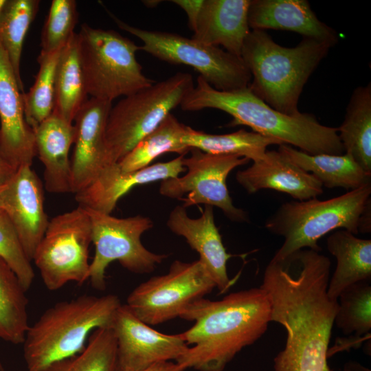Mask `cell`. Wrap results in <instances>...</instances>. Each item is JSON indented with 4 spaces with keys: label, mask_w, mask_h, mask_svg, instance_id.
<instances>
[{
    "label": "cell",
    "mask_w": 371,
    "mask_h": 371,
    "mask_svg": "<svg viewBox=\"0 0 371 371\" xmlns=\"http://www.w3.org/2000/svg\"><path fill=\"white\" fill-rule=\"evenodd\" d=\"M194 86L192 74L178 72L123 97L112 106L105 130L110 165L119 162L180 106Z\"/></svg>",
    "instance_id": "cell-7"
},
{
    "label": "cell",
    "mask_w": 371,
    "mask_h": 371,
    "mask_svg": "<svg viewBox=\"0 0 371 371\" xmlns=\"http://www.w3.org/2000/svg\"><path fill=\"white\" fill-rule=\"evenodd\" d=\"M251 0H203L192 38L204 44L223 47L240 57L250 32L248 10Z\"/></svg>",
    "instance_id": "cell-21"
},
{
    "label": "cell",
    "mask_w": 371,
    "mask_h": 371,
    "mask_svg": "<svg viewBox=\"0 0 371 371\" xmlns=\"http://www.w3.org/2000/svg\"><path fill=\"white\" fill-rule=\"evenodd\" d=\"M344 151L371 174V85L354 90L344 120L337 128Z\"/></svg>",
    "instance_id": "cell-25"
},
{
    "label": "cell",
    "mask_w": 371,
    "mask_h": 371,
    "mask_svg": "<svg viewBox=\"0 0 371 371\" xmlns=\"http://www.w3.org/2000/svg\"><path fill=\"white\" fill-rule=\"evenodd\" d=\"M106 12L121 30L142 41L139 50L170 64L191 67L219 91H229L249 86L251 76L241 57L176 33L134 27L109 10Z\"/></svg>",
    "instance_id": "cell-8"
},
{
    "label": "cell",
    "mask_w": 371,
    "mask_h": 371,
    "mask_svg": "<svg viewBox=\"0 0 371 371\" xmlns=\"http://www.w3.org/2000/svg\"><path fill=\"white\" fill-rule=\"evenodd\" d=\"M182 142L190 149L197 148L214 155L244 157L253 162L262 158L267 146L281 145L276 139L240 129L227 134H210L188 126Z\"/></svg>",
    "instance_id": "cell-27"
},
{
    "label": "cell",
    "mask_w": 371,
    "mask_h": 371,
    "mask_svg": "<svg viewBox=\"0 0 371 371\" xmlns=\"http://www.w3.org/2000/svg\"><path fill=\"white\" fill-rule=\"evenodd\" d=\"M329 49L308 38L293 47H286L265 30H252L240 56L252 78L248 87L275 110L296 115L300 113L297 104L304 86Z\"/></svg>",
    "instance_id": "cell-3"
},
{
    "label": "cell",
    "mask_w": 371,
    "mask_h": 371,
    "mask_svg": "<svg viewBox=\"0 0 371 371\" xmlns=\"http://www.w3.org/2000/svg\"><path fill=\"white\" fill-rule=\"evenodd\" d=\"M160 2H162V1H157V0H150V1H143L142 3L148 8H155L157 5H158Z\"/></svg>",
    "instance_id": "cell-41"
},
{
    "label": "cell",
    "mask_w": 371,
    "mask_h": 371,
    "mask_svg": "<svg viewBox=\"0 0 371 371\" xmlns=\"http://www.w3.org/2000/svg\"><path fill=\"white\" fill-rule=\"evenodd\" d=\"M179 317L194 324L181 333L192 346L175 362L185 370L223 371L266 332L271 322L270 303L260 286L231 293L217 301L201 298Z\"/></svg>",
    "instance_id": "cell-1"
},
{
    "label": "cell",
    "mask_w": 371,
    "mask_h": 371,
    "mask_svg": "<svg viewBox=\"0 0 371 371\" xmlns=\"http://www.w3.org/2000/svg\"><path fill=\"white\" fill-rule=\"evenodd\" d=\"M173 3L181 8L187 14L188 25L192 31L195 27L203 0H172Z\"/></svg>",
    "instance_id": "cell-36"
},
{
    "label": "cell",
    "mask_w": 371,
    "mask_h": 371,
    "mask_svg": "<svg viewBox=\"0 0 371 371\" xmlns=\"http://www.w3.org/2000/svg\"><path fill=\"white\" fill-rule=\"evenodd\" d=\"M344 371H371V370L357 361H349L344 364Z\"/></svg>",
    "instance_id": "cell-40"
},
{
    "label": "cell",
    "mask_w": 371,
    "mask_h": 371,
    "mask_svg": "<svg viewBox=\"0 0 371 371\" xmlns=\"http://www.w3.org/2000/svg\"><path fill=\"white\" fill-rule=\"evenodd\" d=\"M190 152V156L183 159L187 173L162 181L159 193L171 199H181L188 193V197L183 199L186 208L199 204L214 206L232 221H248L247 212L233 204L226 181L232 170L249 159L238 155L207 153L197 148H191Z\"/></svg>",
    "instance_id": "cell-12"
},
{
    "label": "cell",
    "mask_w": 371,
    "mask_h": 371,
    "mask_svg": "<svg viewBox=\"0 0 371 371\" xmlns=\"http://www.w3.org/2000/svg\"><path fill=\"white\" fill-rule=\"evenodd\" d=\"M0 200L27 256L32 261L49 221L44 208L42 183L30 166L16 169L0 187Z\"/></svg>",
    "instance_id": "cell-14"
},
{
    "label": "cell",
    "mask_w": 371,
    "mask_h": 371,
    "mask_svg": "<svg viewBox=\"0 0 371 371\" xmlns=\"http://www.w3.org/2000/svg\"><path fill=\"white\" fill-rule=\"evenodd\" d=\"M359 233H370L371 231V200L368 201L359 220Z\"/></svg>",
    "instance_id": "cell-37"
},
{
    "label": "cell",
    "mask_w": 371,
    "mask_h": 371,
    "mask_svg": "<svg viewBox=\"0 0 371 371\" xmlns=\"http://www.w3.org/2000/svg\"><path fill=\"white\" fill-rule=\"evenodd\" d=\"M121 304L114 294L82 295L46 309L29 325L23 342L27 371H42L81 352L95 330L112 327Z\"/></svg>",
    "instance_id": "cell-4"
},
{
    "label": "cell",
    "mask_w": 371,
    "mask_h": 371,
    "mask_svg": "<svg viewBox=\"0 0 371 371\" xmlns=\"http://www.w3.org/2000/svg\"><path fill=\"white\" fill-rule=\"evenodd\" d=\"M327 249L337 260L327 293L337 300L348 286L371 278V240L357 238L346 229H338L326 240Z\"/></svg>",
    "instance_id": "cell-23"
},
{
    "label": "cell",
    "mask_w": 371,
    "mask_h": 371,
    "mask_svg": "<svg viewBox=\"0 0 371 371\" xmlns=\"http://www.w3.org/2000/svg\"><path fill=\"white\" fill-rule=\"evenodd\" d=\"M0 258L15 273L27 291L34 278L32 261L27 256L13 224L4 212H0Z\"/></svg>",
    "instance_id": "cell-35"
},
{
    "label": "cell",
    "mask_w": 371,
    "mask_h": 371,
    "mask_svg": "<svg viewBox=\"0 0 371 371\" xmlns=\"http://www.w3.org/2000/svg\"><path fill=\"white\" fill-rule=\"evenodd\" d=\"M91 225L85 207L49 220L33 258L47 289L58 290L68 282L82 284L89 279Z\"/></svg>",
    "instance_id": "cell-10"
},
{
    "label": "cell",
    "mask_w": 371,
    "mask_h": 371,
    "mask_svg": "<svg viewBox=\"0 0 371 371\" xmlns=\"http://www.w3.org/2000/svg\"><path fill=\"white\" fill-rule=\"evenodd\" d=\"M186 128V125L179 122L172 114H169L117 162L120 169L123 172L142 169L166 153L186 155L190 150L182 142Z\"/></svg>",
    "instance_id": "cell-28"
},
{
    "label": "cell",
    "mask_w": 371,
    "mask_h": 371,
    "mask_svg": "<svg viewBox=\"0 0 371 371\" xmlns=\"http://www.w3.org/2000/svg\"><path fill=\"white\" fill-rule=\"evenodd\" d=\"M33 131L36 156L44 166L45 189L51 193L71 192L69 153L74 125L52 112Z\"/></svg>",
    "instance_id": "cell-22"
},
{
    "label": "cell",
    "mask_w": 371,
    "mask_h": 371,
    "mask_svg": "<svg viewBox=\"0 0 371 371\" xmlns=\"http://www.w3.org/2000/svg\"><path fill=\"white\" fill-rule=\"evenodd\" d=\"M15 273L0 258V339L23 344L29 327L28 300Z\"/></svg>",
    "instance_id": "cell-29"
},
{
    "label": "cell",
    "mask_w": 371,
    "mask_h": 371,
    "mask_svg": "<svg viewBox=\"0 0 371 371\" xmlns=\"http://www.w3.org/2000/svg\"><path fill=\"white\" fill-rule=\"evenodd\" d=\"M0 371H4L3 366L0 360Z\"/></svg>",
    "instance_id": "cell-43"
},
{
    "label": "cell",
    "mask_w": 371,
    "mask_h": 371,
    "mask_svg": "<svg viewBox=\"0 0 371 371\" xmlns=\"http://www.w3.org/2000/svg\"><path fill=\"white\" fill-rule=\"evenodd\" d=\"M111 328L117 343V371H142L159 362L176 361L189 348L181 333L154 330L126 304L117 309Z\"/></svg>",
    "instance_id": "cell-13"
},
{
    "label": "cell",
    "mask_w": 371,
    "mask_h": 371,
    "mask_svg": "<svg viewBox=\"0 0 371 371\" xmlns=\"http://www.w3.org/2000/svg\"><path fill=\"white\" fill-rule=\"evenodd\" d=\"M248 24L252 30L294 32L330 47L338 41L336 32L317 17L306 0H251Z\"/></svg>",
    "instance_id": "cell-20"
},
{
    "label": "cell",
    "mask_w": 371,
    "mask_h": 371,
    "mask_svg": "<svg viewBox=\"0 0 371 371\" xmlns=\"http://www.w3.org/2000/svg\"><path fill=\"white\" fill-rule=\"evenodd\" d=\"M278 151L303 170L312 174L323 186L343 188L349 191L371 184V174L366 172L348 154L309 155L287 144Z\"/></svg>",
    "instance_id": "cell-24"
},
{
    "label": "cell",
    "mask_w": 371,
    "mask_h": 371,
    "mask_svg": "<svg viewBox=\"0 0 371 371\" xmlns=\"http://www.w3.org/2000/svg\"><path fill=\"white\" fill-rule=\"evenodd\" d=\"M214 288L216 284L199 260H175L166 273L137 286L125 304L138 319L155 326L179 317L186 307Z\"/></svg>",
    "instance_id": "cell-11"
},
{
    "label": "cell",
    "mask_w": 371,
    "mask_h": 371,
    "mask_svg": "<svg viewBox=\"0 0 371 371\" xmlns=\"http://www.w3.org/2000/svg\"><path fill=\"white\" fill-rule=\"evenodd\" d=\"M150 165L142 169L123 172L117 163L105 167L86 188L75 194L80 206L111 214L118 201L133 188L157 181L175 178L184 172L183 159Z\"/></svg>",
    "instance_id": "cell-17"
},
{
    "label": "cell",
    "mask_w": 371,
    "mask_h": 371,
    "mask_svg": "<svg viewBox=\"0 0 371 371\" xmlns=\"http://www.w3.org/2000/svg\"><path fill=\"white\" fill-rule=\"evenodd\" d=\"M78 34L79 53L87 94L111 102L150 86L137 60L139 50L131 39L113 30L87 23Z\"/></svg>",
    "instance_id": "cell-6"
},
{
    "label": "cell",
    "mask_w": 371,
    "mask_h": 371,
    "mask_svg": "<svg viewBox=\"0 0 371 371\" xmlns=\"http://www.w3.org/2000/svg\"><path fill=\"white\" fill-rule=\"evenodd\" d=\"M87 95L75 32L62 49L56 66L53 112L73 123Z\"/></svg>",
    "instance_id": "cell-26"
},
{
    "label": "cell",
    "mask_w": 371,
    "mask_h": 371,
    "mask_svg": "<svg viewBox=\"0 0 371 371\" xmlns=\"http://www.w3.org/2000/svg\"><path fill=\"white\" fill-rule=\"evenodd\" d=\"M166 225L175 234L183 237L187 243L199 255V260L221 293L232 285L227 271V260L233 256L228 254L222 241L215 221L213 207L205 205L201 216L190 218L186 208L176 206L170 213Z\"/></svg>",
    "instance_id": "cell-18"
},
{
    "label": "cell",
    "mask_w": 371,
    "mask_h": 371,
    "mask_svg": "<svg viewBox=\"0 0 371 371\" xmlns=\"http://www.w3.org/2000/svg\"><path fill=\"white\" fill-rule=\"evenodd\" d=\"M85 208L91 221L95 248L88 279L94 289H106V269L114 261L133 273L146 274L168 258L149 251L142 243V235L153 227L150 218L141 215L117 218Z\"/></svg>",
    "instance_id": "cell-9"
},
{
    "label": "cell",
    "mask_w": 371,
    "mask_h": 371,
    "mask_svg": "<svg viewBox=\"0 0 371 371\" xmlns=\"http://www.w3.org/2000/svg\"><path fill=\"white\" fill-rule=\"evenodd\" d=\"M370 194L368 184L328 200L313 198L282 203L265 224L268 231L284 238L273 257L282 258L302 249L320 252L318 240L337 229L357 235L359 217Z\"/></svg>",
    "instance_id": "cell-5"
},
{
    "label": "cell",
    "mask_w": 371,
    "mask_h": 371,
    "mask_svg": "<svg viewBox=\"0 0 371 371\" xmlns=\"http://www.w3.org/2000/svg\"><path fill=\"white\" fill-rule=\"evenodd\" d=\"M142 371H185V370L176 362L162 361L155 363Z\"/></svg>",
    "instance_id": "cell-39"
},
{
    "label": "cell",
    "mask_w": 371,
    "mask_h": 371,
    "mask_svg": "<svg viewBox=\"0 0 371 371\" xmlns=\"http://www.w3.org/2000/svg\"><path fill=\"white\" fill-rule=\"evenodd\" d=\"M183 111L216 109L230 115V126L245 125L253 132L291 145L309 155H343L337 128L320 124L310 113H282L257 97L249 88L229 91L214 89L202 77L180 105Z\"/></svg>",
    "instance_id": "cell-2"
},
{
    "label": "cell",
    "mask_w": 371,
    "mask_h": 371,
    "mask_svg": "<svg viewBox=\"0 0 371 371\" xmlns=\"http://www.w3.org/2000/svg\"><path fill=\"white\" fill-rule=\"evenodd\" d=\"M42 371H117V343L112 328L95 330L81 352Z\"/></svg>",
    "instance_id": "cell-31"
},
{
    "label": "cell",
    "mask_w": 371,
    "mask_h": 371,
    "mask_svg": "<svg viewBox=\"0 0 371 371\" xmlns=\"http://www.w3.org/2000/svg\"><path fill=\"white\" fill-rule=\"evenodd\" d=\"M75 0H53L41 36V52L49 54L61 49L72 37L78 23Z\"/></svg>",
    "instance_id": "cell-34"
},
{
    "label": "cell",
    "mask_w": 371,
    "mask_h": 371,
    "mask_svg": "<svg viewBox=\"0 0 371 371\" xmlns=\"http://www.w3.org/2000/svg\"><path fill=\"white\" fill-rule=\"evenodd\" d=\"M6 0H0V14H1V12L3 8V5L5 3Z\"/></svg>",
    "instance_id": "cell-42"
},
{
    "label": "cell",
    "mask_w": 371,
    "mask_h": 371,
    "mask_svg": "<svg viewBox=\"0 0 371 371\" xmlns=\"http://www.w3.org/2000/svg\"><path fill=\"white\" fill-rule=\"evenodd\" d=\"M335 318L337 327L344 334L356 338L370 335L371 330L370 280L359 282L345 289L338 297Z\"/></svg>",
    "instance_id": "cell-33"
},
{
    "label": "cell",
    "mask_w": 371,
    "mask_h": 371,
    "mask_svg": "<svg viewBox=\"0 0 371 371\" xmlns=\"http://www.w3.org/2000/svg\"><path fill=\"white\" fill-rule=\"evenodd\" d=\"M3 212V206H2V204H1V200H0V212Z\"/></svg>",
    "instance_id": "cell-44"
},
{
    "label": "cell",
    "mask_w": 371,
    "mask_h": 371,
    "mask_svg": "<svg viewBox=\"0 0 371 371\" xmlns=\"http://www.w3.org/2000/svg\"><path fill=\"white\" fill-rule=\"evenodd\" d=\"M236 179L249 194L271 189L286 193L297 201H305L323 193V186L316 177L278 150H267L262 159L238 170Z\"/></svg>",
    "instance_id": "cell-19"
},
{
    "label": "cell",
    "mask_w": 371,
    "mask_h": 371,
    "mask_svg": "<svg viewBox=\"0 0 371 371\" xmlns=\"http://www.w3.org/2000/svg\"><path fill=\"white\" fill-rule=\"evenodd\" d=\"M112 102L91 98L74 120V148L71 160V188L76 194L109 166L105 130Z\"/></svg>",
    "instance_id": "cell-15"
},
{
    "label": "cell",
    "mask_w": 371,
    "mask_h": 371,
    "mask_svg": "<svg viewBox=\"0 0 371 371\" xmlns=\"http://www.w3.org/2000/svg\"><path fill=\"white\" fill-rule=\"evenodd\" d=\"M62 49L49 54L40 52L34 82L27 93H22L25 117L32 129L54 111L55 74Z\"/></svg>",
    "instance_id": "cell-32"
},
{
    "label": "cell",
    "mask_w": 371,
    "mask_h": 371,
    "mask_svg": "<svg viewBox=\"0 0 371 371\" xmlns=\"http://www.w3.org/2000/svg\"><path fill=\"white\" fill-rule=\"evenodd\" d=\"M39 4V0H6L0 14V43L9 58L22 93L20 65L23 45Z\"/></svg>",
    "instance_id": "cell-30"
},
{
    "label": "cell",
    "mask_w": 371,
    "mask_h": 371,
    "mask_svg": "<svg viewBox=\"0 0 371 371\" xmlns=\"http://www.w3.org/2000/svg\"><path fill=\"white\" fill-rule=\"evenodd\" d=\"M0 153L16 170L31 166L36 156L34 133L25 117L22 91L1 43Z\"/></svg>",
    "instance_id": "cell-16"
},
{
    "label": "cell",
    "mask_w": 371,
    "mask_h": 371,
    "mask_svg": "<svg viewBox=\"0 0 371 371\" xmlns=\"http://www.w3.org/2000/svg\"><path fill=\"white\" fill-rule=\"evenodd\" d=\"M16 170L0 153V187L10 179Z\"/></svg>",
    "instance_id": "cell-38"
}]
</instances>
